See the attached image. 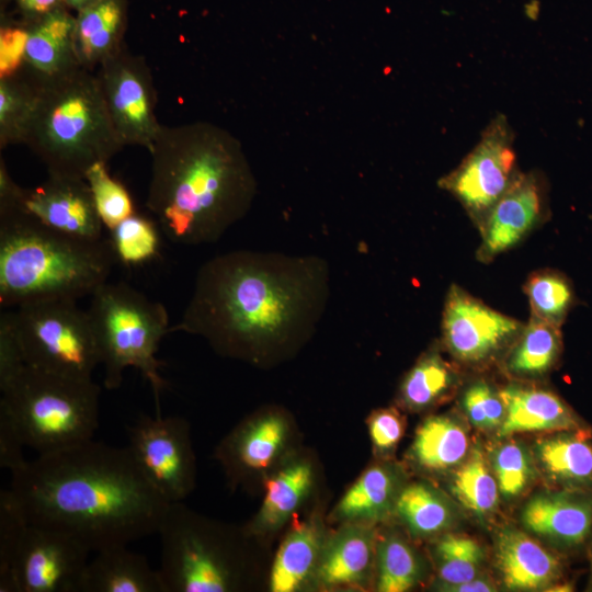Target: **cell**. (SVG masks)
<instances>
[{"label": "cell", "instance_id": "1", "mask_svg": "<svg viewBox=\"0 0 592 592\" xmlns=\"http://www.w3.org/2000/svg\"><path fill=\"white\" fill-rule=\"evenodd\" d=\"M331 271L315 254L235 250L206 261L170 332L204 338L224 355L260 362L307 340L330 298Z\"/></svg>", "mask_w": 592, "mask_h": 592}, {"label": "cell", "instance_id": "2", "mask_svg": "<svg viewBox=\"0 0 592 592\" xmlns=\"http://www.w3.org/2000/svg\"><path fill=\"white\" fill-rule=\"evenodd\" d=\"M10 489L31 524L68 533L94 553L157 533L170 504L127 446L93 439L27 460L11 473Z\"/></svg>", "mask_w": 592, "mask_h": 592}, {"label": "cell", "instance_id": "3", "mask_svg": "<svg viewBox=\"0 0 592 592\" xmlns=\"http://www.w3.org/2000/svg\"><path fill=\"white\" fill-rule=\"evenodd\" d=\"M149 153L146 206L170 240L216 242L250 210L257 180L227 129L208 122L162 125Z\"/></svg>", "mask_w": 592, "mask_h": 592}, {"label": "cell", "instance_id": "4", "mask_svg": "<svg viewBox=\"0 0 592 592\" xmlns=\"http://www.w3.org/2000/svg\"><path fill=\"white\" fill-rule=\"evenodd\" d=\"M116 261L111 242L54 230L18 209L0 212V306L78 300L107 282Z\"/></svg>", "mask_w": 592, "mask_h": 592}, {"label": "cell", "instance_id": "5", "mask_svg": "<svg viewBox=\"0 0 592 592\" xmlns=\"http://www.w3.org/2000/svg\"><path fill=\"white\" fill-rule=\"evenodd\" d=\"M34 80L36 101L24 145L48 174L84 179L92 164L107 163L122 150L96 73L78 66Z\"/></svg>", "mask_w": 592, "mask_h": 592}, {"label": "cell", "instance_id": "6", "mask_svg": "<svg viewBox=\"0 0 592 592\" xmlns=\"http://www.w3.org/2000/svg\"><path fill=\"white\" fill-rule=\"evenodd\" d=\"M101 387L93 379L25 366L1 391L0 420L37 455L93 439L99 425Z\"/></svg>", "mask_w": 592, "mask_h": 592}, {"label": "cell", "instance_id": "7", "mask_svg": "<svg viewBox=\"0 0 592 592\" xmlns=\"http://www.w3.org/2000/svg\"><path fill=\"white\" fill-rule=\"evenodd\" d=\"M87 311L104 366V387L118 388L124 371L137 368L150 384L160 413L159 396L167 383L157 352L171 328L166 307L125 283L105 282L91 295Z\"/></svg>", "mask_w": 592, "mask_h": 592}, {"label": "cell", "instance_id": "8", "mask_svg": "<svg viewBox=\"0 0 592 592\" xmlns=\"http://www.w3.org/2000/svg\"><path fill=\"white\" fill-rule=\"evenodd\" d=\"M15 326L27 366L67 377L91 379L101 364L87 310L72 299H46L20 305Z\"/></svg>", "mask_w": 592, "mask_h": 592}, {"label": "cell", "instance_id": "9", "mask_svg": "<svg viewBox=\"0 0 592 592\" xmlns=\"http://www.w3.org/2000/svg\"><path fill=\"white\" fill-rule=\"evenodd\" d=\"M164 592H227L237 583L227 540L181 502L170 503L157 531Z\"/></svg>", "mask_w": 592, "mask_h": 592}, {"label": "cell", "instance_id": "10", "mask_svg": "<svg viewBox=\"0 0 592 592\" xmlns=\"http://www.w3.org/2000/svg\"><path fill=\"white\" fill-rule=\"evenodd\" d=\"M513 139L508 118L498 115L462 162L437 182L462 204L477 228L521 173Z\"/></svg>", "mask_w": 592, "mask_h": 592}, {"label": "cell", "instance_id": "11", "mask_svg": "<svg viewBox=\"0 0 592 592\" xmlns=\"http://www.w3.org/2000/svg\"><path fill=\"white\" fill-rule=\"evenodd\" d=\"M96 77L123 146L150 151L162 125L157 119V94L146 59L124 46L99 66Z\"/></svg>", "mask_w": 592, "mask_h": 592}, {"label": "cell", "instance_id": "12", "mask_svg": "<svg viewBox=\"0 0 592 592\" xmlns=\"http://www.w3.org/2000/svg\"><path fill=\"white\" fill-rule=\"evenodd\" d=\"M127 433V447L148 481L167 502H181L195 476L187 423L160 413L141 415L128 425Z\"/></svg>", "mask_w": 592, "mask_h": 592}, {"label": "cell", "instance_id": "13", "mask_svg": "<svg viewBox=\"0 0 592 592\" xmlns=\"http://www.w3.org/2000/svg\"><path fill=\"white\" fill-rule=\"evenodd\" d=\"M90 553L68 533L30 523L12 561L14 592H79Z\"/></svg>", "mask_w": 592, "mask_h": 592}, {"label": "cell", "instance_id": "14", "mask_svg": "<svg viewBox=\"0 0 592 592\" xmlns=\"http://www.w3.org/2000/svg\"><path fill=\"white\" fill-rule=\"evenodd\" d=\"M524 323L452 285L442 315V341L459 362L470 365L493 360L512 345Z\"/></svg>", "mask_w": 592, "mask_h": 592}, {"label": "cell", "instance_id": "15", "mask_svg": "<svg viewBox=\"0 0 592 592\" xmlns=\"http://www.w3.org/2000/svg\"><path fill=\"white\" fill-rule=\"evenodd\" d=\"M18 210L68 236L103 239L104 226L86 179L48 174L39 185L23 189Z\"/></svg>", "mask_w": 592, "mask_h": 592}, {"label": "cell", "instance_id": "16", "mask_svg": "<svg viewBox=\"0 0 592 592\" xmlns=\"http://www.w3.org/2000/svg\"><path fill=\"white\" fill-rule=\"evenodd\" d=\"M545 208L543 181L534 172H521L478 228L477 259L491 262L519 244L543 220Z\"/></svg>", "mask_w": 592, "mask_h": 592}, {"label": "cell", "instance_id": "17", "mask_svg": "<svg viewBox=\"0 0 592 592\" xmlns=\"http://www.w3.org/2000/svg\"><path fill=\"white\" fill-rule=\"evenodd\" d=\"M522 522L557 546L581 547L592 534V492L565 489L535 496L525 504Z\"/></svg>", "mask_w": 592, "mask_h": 592}, {"label": "cell", "instance_id": "18", "mask_svg": "<svg viewBox=\"0 0 592 592\" xmlns=\"http://www.w3.org/2000/svg\"><path fill=\"white\" fill-rule=\"evenodd\" d=\"M25 23L21 68L30 76L44 80L80 66L73 41L76 14L67 5L61 4Z\"/></svg>", "mask_w": 592, "mask_h": 592}, {"label": "cell", "instance_id": "19", "mask_svg": "<svg viewBox=\"0 0 592 592\" xmlns=\"http://www.w3.org/2000/svg\"><path fill=\"white\" fill-rule=\"evenodd\" d=\"M375 540L373 531L363 523H350L327 543L315 570L319 585L362 588L369 580Z\"/></svg>", "mask_w": 592, "mask_h": 592}, {"label": "cell", "instance_id": "20", "mask_svg": "<svg viewBox=\"0 0 592 592\" xmlns=\"http://www.w3.org/2000/svg\"><path fill=\"white\" fill-rule=\"evenodd\" d=\"M505 415L499 426L502 436L521 432L571 431L582 429L578 417L554 392L510 384L499 390Z\"/></svg>", "mask_w": 592, "mask_h": 592}, {"label": "cell", "instance_id": "21", "mask_svg": "<svg viewBox=\"0 0 592 592\" xmlns=\"http://www.w3.org/2000/svg\"><path fill=\"white\" fill-rule=\"evenodd\" d=\"M496 557L502 581L512 590L547 588L561 574L559 559L516 530L509 528L499 534Z\"/></svg>", "mask_w": 592, "mask_h": 592}, {"label": "cell", "instance_id": "22", "mask_svg": "<svg viewBox=\"0 0 592 592\" xmlns=\"http://www.w3.org/2000/svg\"><path fill=\"white\" fill-rule=\"evenodd\" d=\"M127 20L126 0H100L77 12L73 41L79 65L93 71L119 52Z\"/></svg>", "mask_w": 592, "mask_h": 592}, {"label": "cell", "instance_id": "23", "mask_svg": "<svg viewBox=\"0 0 592 592\" xmlns=\"http://www.w3.org/2000/svg\"><path fill=\"white\" fill-rule=\"evenodd\" d=\"M79 592H164L158 570L127 545L96 551L88 561Z\"/></svg>", "mask_w": 592, "mask_h": 592}, {"label": "cell", "instance_id": "24", "mask_svg": "<svg viewBox=\"0 0 592 592\" xmlns=\"http://www.w3.org/2000/svg\"><path fill=\"white\" fill-rule=\"evenodd\" d=\"M536 455L566 490L592 492V436L585 430L561 431L539 441Z\"/></svg>", "mask_w": 592, "mask_h": 592}, {"label": "cell", "instance_id": "25", "mask_svg": "<svg viewBox=\"0 0 592 592\" xmlns=\"http://www.w3.org/2000/svg\"><path fill=\"white\" fill-rule=\"evenodd\" d=\"M396 471L386 465L367 468L348 489L335 508V517L348 523H372L385 519L399 494Z\"/></svg>", "mask_w": 592, "mask_h": 592}, {"label": "cell", "instance_id": "26", "mask_svg": "<svg viewBox=\"0 0 592 592\" xmlns=\"http://www.w3.org/2000/svg\"><path fill=\"white\" fill-rule=\"evenodd\" d=\"M287 432V424L281 415H261L231 435L221 449V456L239 471L265 469L283 448Z\"/></svg>", "mask_w": 592, "mask_h": 592}, {"label": "cell", "instance_id": "27", "mask_svg": "<svg viewBox=\"0 0 592 592\" xmlns=\"http://www.w3.org/2000/svg\"><path fill=\"white\" fill-rule=\"evenodd\" d=\"M323 546L321 526L309 520L294 527L281 544L270 576V590L293 592L315 572Z\"/></svg>", "mask_w": 592, "mask_h": 592}, {"label": "cell", "instance_id": "28", "mask_svg": "<svg viewBox=\"0 0 592 592\" xmlns=\"http://www.w3.org/2000/svg\"><path fill=\"white\" fill-rule=\"evenodd\" d=\"M314 482V470L305 460L281 469L265 483V494L249 531L267 532L280 528L307 497Z\"/></svg>", "mask_w": 592, "mask_h": 592}, {"label": "cell", "instance_id": "29", "mask_svg": "<svg viewBox=\"0 0 592 592\" xmlns=\"http://www.w3.org/2000/svg\"><path fill=\"white\" fill-rule=\"evenodd\" d=\"M505 369L522 378H536L548 373L561 351L560 327L531 316L508 350Z\"/></svg>", "mask_w": 592, "mask_h": 592}, {"label": "cell", "instance_id": "30", "mask_svg": "<svg viewBox=\"0 0 592 592\" xmlns=\"http://www.w3.org/2000/svg\"><path fill=\"white\" fill-rule=\"evenodd\" d=\"M469 448L466 430L446 415L428 418L417 430L412 455L419 466L440 471L465 459Z\"/></svg>", "mask_w": 592, "mask_h": 592}, {"label": "cell", "instance_id": "31", "mask_svg": "<svg viewBox=\"0 0 592 592\" xmlns=\"http://www.w3.org/2000/svg\"><path fill=\"white\" fill-rule=\"evenodd\" d=\"M36 101V82L24 69L0 77V147L24 144Z\"/></svg>", "mask_w": 592, "mask_h": 592}, {"label": "cell", "instance_id": "32", "mask_svg": "<svg viewBox=\"0 0 592 592\" xmlns=\"http://www.w3.org/2000/svg\"><path fill=\"white\" fill-rule=\"evenodd\" d=\"M395 511L408 528L418 536L444 531L453 514L446 500L424 483H412L399 492Z\"/></svg>", "mask_w": 592, "mask_h": 592}, {"label": "cell", "instance_id": "33", "mask_svg": "<svg viewBox=\"0 0 592 592\" xmlns=\"http://www.w3.org/2000/svg\"><path fill=\"white\" fill-rule=\"evenodd\" d=\"M453 383L448 364L436 352H429L406 375L400 398L410 409H423L446 395Z\"/></svg>", "mask_w": 592, "mask_h": 592}, {"label": "cell", "instance_id": "34", "mask_svg": "<svg viewBox=\"0 0 592 592\" xmlns=\"http://www.w3.org/2000/svg\"><path fill=\"white\" fill-rule=\"evenodd\" d=\"M451 489L466 509L479 515L491 512L498 504L497 479L478 449L455 471Z\"/></svg>", "mask_w": 592, "mask_h": 592}, {"label": "cell", "instance_id": "35", "mask_svg": "<svg viewBox=\"0 0 592 592\" xmlns=\"http://www.w3.org/2000/svg\"><path fill=\"white\" fill-rule=\"evenodd\" d=\"M524 292L532 316L560 327L574 303L570 281L561 273L542 270L528 276Z\"/></svg>", "mask_w": 592, "mask_h": 592}, {"label": "cell", "instance_id": "36", "mask_svg": "<svg viewBox=\"0 0 592 592\" xmlns=\"http://www.w3.org/2000/svg\"><path fill=\"white\" fill-rule=\"evenodd\" d=\"M377 590L405 592L422 576L421 562L412 547L398 536H388L377 545Z\"/></svg>", "mask_w": 592, "mask_h": 592}, {"label": "cell", "instance_id": "37", "mask_svg": "<svg viewBox=\"0 0 592 592\" xmlns=\"http://www.w3.org/2000/svg\"><path fill=\"white\" fill-rule=\"evenodd\" d=\"M110 231L116 261L126 266L144 264L158 253L159 232L146 216L134 213Z\"/></svg>", "mask_w": 592, "mask_h": 592}, {"label": "cell", "instance_id": "38", "mask_svg": "<svg viewBox=\"0 0 592 592\" xmlns=\"http://www.w3.org/2000/svg\"><path fill=\"white\" fill-rule=\"evenodd\" d=\"M439 576L444 587L477 578L483 550L471 537L458 534L443 536L435 549Z\"/></svg>", "mask_w": 592, "mask_h": 592}, {"label": "cell", "instance_id": "39", "mask_svg": "<svg viewBox=\"0 0 592 592\" xmlns=\"http://www.w3.org/2000/svg\"><path fill=\"white\" fill-rule=\"evenodd\" d=\"M106 162H96L86 172L94 205L104 227L112 230L135 213L133 200L126 187L113 179Z\"/></svg>", "mask_w": 592, "mask_h": 592}, {"label": "cell", "instance_id": "40", "mask_svg": "<svg viewBox=\"0 0 592 592\" xmlns=\"http://www.w3.org/2000/svg\"><path fill=\"white\" fill-rule=\"evenodd\" d=\"M30 524L26 514L11 491L0 492V592H14L11 567L22 538Z\"/></svg>", "mask_w": 592, "mask_h": 592}, {"label": "cell", "instance_id": "41", "mask_svg": "<svg viewBox=\"0 0 592 592\" xmlns=\"http://www.w3.org/2000/svg\"><path fill=\"white\" fill-rule=\"evenodd\" d=\"M492 468L499 490L506 498L520 494L530 482L533 473L527 451L515 442L504 443L497 448Z\"/></svg>", "mask_w": 592, "mask_h": 592}, {"label": "cell", "instance_id": "42", "mask_svg": "<svg viewBox=\"0 0 592 592\" xmlns=\"http://www.w3.org/2000/svg\"><path fill=\"white\" fill-rule=\"evenodd\" d=\"M462 403L469 420L480 429L499 428L505 415L499 391L486 380L471 383L463 394Z\"/></svg>", "mask_w": 592, "mask_h": 592}, {"label": "cell", "instance_id": "43", "mask_svg": "<svg viewBox=\"0 0 592 592\" xmlns=\"http://www.w3.org/2000/svg\"><path fill=\"white\" fill-rule=\"evenodd\" d=\"M16 331L14 311L0 314V391L4 390L25 368Z\"/></svg>", "mask_w": 592, "mask_h": 592}, {"label": "cell", "instance_id": "44", "mask_svg": "<svg viewBox=\"0 0 592 592\" xmlns=\"http://www.w3.org/2000/svg\"><path fill=\"white\" fill-rule=\"evenodd\" d=\"M368 431L374 447L379 452H387L400 441L403 421L397 410L380 409L369 417Z\"/></svg>", "mask_w": 592, "mask_h": 592}, {"label": "cell", "instance_id": "45", "mask_svg": "<svg viewBox=\"0 0 592 592\" xmlns=\"http://www.w3.org/2000/svg\"><path fill=\"white\" fill-rule=\"evenodd\" d=\"M24 445L16 433L0 420V466L13 473L27 460L24 458Z\"/></svg>", "mask_w": 592, "mask_h": 592}, {"label": "cell", "instance_id": "46", "mask_svg": "<svg viewBox=\"0 0 592 592\" xmlns=\"http://www.w3.org/2000/svg\"><path fill=\"white\" fill-rule=\"evenodd\" d=\"M23 189L8 172L5 162L0 159V212L18 209Z\"/></svg>", "mask_w": 592, "mask_h": 592}, {"label": "cell", "instance_id": "47", "mask_svg": "<svg viewBox=\"0 0 592 592\" xmlns=\"http://www.w3.org/2000/svg\"><path fill=\"white\" fill-rule=\"evenodd\" d=\"M25 21L37 19L64 3V0H15Z\"/></svg>", "mask_w": 592, "mask_h": 592}, {"label": "cell", "instance_id": "48", "mask_svg": "<svg viewBox=\"0 0 592 592\" xmlns=\"http://www.w3.org/2000/svg\"><path fill=\"white\" fill-rule=\"evenodd\" d=\"M446 591L453 592H489L494 591L493 587L483 579H473L458 584L444 587Z\"/></svg>", "mask_w": 592, "mask_h": 592}, {"label": "cell", "instance_id": "49", "mask_svg": "<svg viewBox=\"0 0 592 592\" xmlns=\"http://www.w3.org/2000/svg\"><path fill=\"white\" fill-rule=\"evenodd\" d=\"M100 0H64L65 5H67L71 11L79 12L82 9L98 2Z\"/></svg>", "mask_w": 592, "mask_h": 592}, {"label": "cell", "instance_id": "50", "mask_svg": "<svg viewBox=\"0 0 592 592\" xmlns=\"http://www.w3.org/2000/svg\"><path fill=\"white\" fill-rule=\"evenodd\" d=\"M538 11H539L538 2L533 0L532 2L526 3L525 13L531 19H535L536 15L538 14Z\"/></svg>", "mask_w": 592, "mask_h": 592}, {"label": "cell", "instance_id": "51", "mask_svg": "<svg viewBox=\"0 0 592 592\" xmlns=\"http://www.w3.org/2000/svg\"><path fill=\"white\" fill-rule=\"evenodd\" d=\"M591 579H592V556H591Z\"/></svg>", "mask_w": 592, "mask_h": 592}, {"label": "cell", "instance_id": "52", "mask_svg": "<svg viewBox=\"0 0 592 592\" xmlns=\"http://www.w3.org/2000/svg\"><path fill=\"white\" fill-rule=\"evenodd\" d=\"M2 1H3V0H2ZM4 1H7V0H4Z\"/></svg>", "mask_w": 592, "mask_h": 592}]
</instances>
